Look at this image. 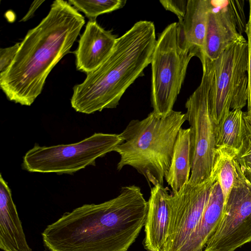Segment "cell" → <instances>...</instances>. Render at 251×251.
Here are the masks:
<instances>
[{
    "label": "cell",
    "mask_w": 251,
    "mask_h": 251,
    "mask_svg": "<svg viewBox=\"0 0 251 251\" xmlns=\"http://www.w3.org/2000/svg\"><path fill=\"white\" fill-rule=\"evenodd\" d=\"M148 202L139 187L115 198L65 213L42 233L48 251H127L144 226Z\"/></svg>",
    "instance_id": "cell-1"
},
{
    "label": "cell",
    "mask_w": 251,
    "mask_h": 251,
    "mask_svg": "<svg viewBox=\"0 0 251 251\" xmlns=\"http://www.w3.org/2000/svg\"><path fill=\"white\" fill-rule=\"evenodd\" d=\"M85 24L84 17L68 1H54L48 15L29 30L0 87L10 101L30 106L46 79L70 50Z\"/></svg>",
    "instance_id": "cell-2"
},
{
    "label": "cell",
    "mask_w": 251,
    "mask_h": 251,
    "mask_svg": "<svg viewBox=\"0 0 251 251\" xmlns=\"http://www.w3.org/2000/svg\"><path fill=\"white\" fill-rule=\"evenodd\" d=\"M156 42L153 22L135 23L117 38L108 58L74 87L72 107L87 114L116 108L126 89L151 64Z\"/></svg>",
    "instance_id": "cell-3"
},
{
    "label": "cell",
    "mask_w": 251,
    "mask_h": 251,
    "mask_svg": "<svg viewBox=\"0 0 251 251\" xmlns=\"http://www.w3.org/2000/svg\"><path fill=\"white\" fill-rule=\"evenodd\" d=\"M186 121L185 113L173 110L165 116L152 111L142 120H131L120 134L123 142L114 150L120 155L117 170L130 166L149 183L163 186L178 133Z\"/></svg>",
    "instance_id": "cell-4"
},
{
    "label": "cell",
    "mask_w": 251,
    "mask_h": 251,
    "mask_svg": "<svg viewBox=\"0 0 251 251\" xmlns=\"http://www.w3.org/2000/svg\"><path fill=\"white\" fill-rule=\"evenodd\" d=\"M177 26V23H173L159 34L151 62L152 111L162 116L173 110L194 56L180 47Z\"/></svg>",
    "instance_id": "cell-5"
},
{
    "label": "cell",
    "mask_w": 251,
    "mask_h": 251,
    "mask_svg": "<svg viewBox=\"0 0 251 251\" xmlns=\"http://www.w3.org/2000/svg\"><path fill=\"white\" fill-rule=\"evenodd\" d=\"M123 142L120 134L95 133L73 144L34 146L23 157V168L31 173L72 174L95 166L99 157L114 151Z\"/></svg>",
    "instance_id": "cell-6"
},
{
    "label": "cell",
    "mask_w": 251,
    "mask_h": 251,
    "mask_svg": "<svg viewBox=\"0 0 251 251\" xmlns=\"http://www.w3.org/2000/svg\"><path fill=\"white\" fill-rule=\"evenodd\" d=\"M202 66L201 83L185 103V114L190 126L191 170L188 182L192 185L200 184L210 177L216 149L215 125L208 107V95L214 75V61H205Z\"/></svg>",
    "instance_id": "cell-7"
},
{
    "label": "cell",
    "mask_w": 251,
    "mask_h": 251,
    "mask_svg": "<svg viewBox=\"0 0 251 251\" xmlns=\"http://www.w3.org/2000/svg\"><path fill=\"white\" fill-rule=\"evenodd\" d=\"M214 75L208 95L211 119L217 125L232 110L247 104L249 78L247 40L243 36L214 61Z\"/></svg>",
    "instance_id": "cell-8"
},
{
    "label": "cell",
    "mask_w": 251,
    "mask_h": 251,
    "mask_svg": "<svg viewBox=\"0 0 251 251\" xmlns=\"http://www.w3.org/2000/svg\"><path fill=\"white\" fill-rule=\"evenodd\" d=\"M251 242V182L237 164V176L224 203L222 218L203 251H234Z\"/></svg>",
    "instance_id": "cell-9"
},
{
    "label": "cell",
    "mask_w": 251,
    "mask_h": 251,
    "mask_svg": "<svg viewBox=\"0 0 251 251\" xmlns=\"http://www.w3.org/2000/svg\"><path fill=\"white\" fill-rule=\"evenodd\" d=\"M217 176L211 172L203 182L185 184L170 194L172 219L167 240L161 251H185L200 223Z\"/></svg>",
    "instance_id": "cell-10"
},
{
    "label": "cell",
    "mask_w": 251,
    "mask_h": 251,
    "mask_svg": "<svg viewBox=\"0 0 251 251\" xmlns=\"http://www.w3.org/2000/svg\"><path fill=\"white\" fill-rule=\"evenodd\" d=\"M212 4L208 15L201 63L216 60L228 46L243 36L242 33L246 29L244 0H228L225 6L218 4L217 8Z\"/></svg>",
    "instance_id": "cell-11"
},
{
    "label": "cell",
    "mask_w": 251,
    "mask_h": 251,
    "mask_svg": "<svg viewBox=\"0 0 251 251\" xmlns=\"http://www.w3.org/2000/svg\"><path fill=\"white\" fill-rule=\"evenodd\" d=\"M117 38L96 21H89L75 51L77 70L88 74L97 69L110 55Z\"/></svg>",
    "instance_id": "cell-12"
},
{
    "label": "cell",
    "mask_w": 251,
    "mask_h": 251,
    "mask_svg": "<svg viewBox=\"0 0 251 251\" xmlns=\"http://www.w3.org/2000/svg\"><path fill=\"white\" fill-rule=\"evenodd\" d=\"M170 196L163 185L151 188L144 226V246L148 251H161L168 238L172 219Z\"/></svg>",
    "instance_id": "cell-13"
},
{
    "label": "cell",
    "mask_w": 251,
    "mask_h": 251,
    "mask_svg": "<svg viewBox=\"0 0 251 251\" xmlns=\"http://www.w3.org/2000/svg\"><path fill=\"white\" fill-rule=\"evenodd\" d=\"M212 6L211 0H188L185 16L177 23L180 47L201 61L203 55L208 15Z\"/></svg>",
    "instance_id": "cell-14"
},
{
    "label": "cell",
    "mask_w": 251,
    "mask_h": 251,
    "mask_svg": "<svg viewBox=\"0 0 251 251\" xmlns=\"http://www.w3.org/2000/svg\"><path fill=\"white\" fill-rule=\"evenodd\" d=\"M0 249L3 251H32L26 241L11 189L1 174Z\"/></svg>",
    "instance_id": "cell-15"
},
{
    "label": "cell",
    "mask_w": 251,
    "mask_h": 251,
    "mask_svg": "<svg viewBox=\"0 0 251 251\" xmlns=\"http://www.w3.org/2000/svg\"><path fill=\"white\" fill-rule=\"evenodd\" d=\"M191 170L190 129L181 128L176 139L170 167L165 176L172 193L177 192L188 182Z\"/></svg>",
    "instance_id": "cell-16"
},
{
    "label": "cell",
    "mask_w": 251,
    "mask_h": 251,
    "mask_svg": "<svg viewBox=\"0 0 251 251\" xmlns=\"http://www.w3.org/2000/svg\"><path fill=\"white\" fill-rule=\"evenodd\" d=\"M247 132L245 112L240 109L230 110L215 125L216 147L226 146L238 150Z\"/></svg>",
    "instance_id": "cell-17"
},
{
    "label": "cell",
    "mask_w": 251,
    "mask_h": 251,
    "mask_svg": "<svg viewBox=\"0 0 251 251\" xmlns=\"http://www.w3.org/2000/svg\"><path fill=\"white\" fill-rule=\"evenodd\" d=\"M238 150L223 146L216 148L212 172L220 184L224 203L233 187L237 176L236 156Z\"/></svg>",
    "instance_id": "cell-18"
},
{
    "label": "cell",
    "mask_w": 251,
    "mask_h": 251,
    "mask_svg": "<svg viewBox=\"0 0 251 251\" xmlns=\"http://www.w3.org/2000/svg\"><path fill=\"white\" fill-rule=\"evenodd\" d=\"M68 3L78 11L83 12L90 21H95L98 16L123 7L126 1L124 0H69Z\"/></svg>",
    "instance_id": "cell-19"
},
{
    "label": "cell",
    "mask_w": 251,
    "mask_h": 251,
    "mask_svg": "<svg viewBox=\"0 0 251 251\" xmlns=\"http://www.w3.org/2000/svg\"><path fill=\"white\" fill-rule=\"evenodd\" d=\"M247 134L236 156V161L245 177L251 182V126L245 112Z\"/></svg>",
    "instance_id": "cell-20"
},
{
    "label": "cell",
    "mask_w": 251,
    "mask_h": 251,
    "mask_svg": "<svg viewBox=\"0 0 251 251\" xmlns=\"http://www.w3.org/2000/svg\"><path fill=\"white\" fill-rule=\"evenodd\" d=\"M249 2V19L246 25L245 33L247 36L248 49V74L249 78L248 95L247 108L246 112L248 119L251 125V0Z\"/></svg>",
    "instance_id": "cell-21"
},
{
    "label": "cell",
    "mask_w": 251,
    "mask_h": 251,
    "mask_svg": "<svg viewBox=\"0 0 251 251\" xmlns=\"http://www.w3.org/2000/svg\"><path fill=\"white\" fill-rule=\"evenodd\" d=\"M21 43L0 50V76L4 74L13 62L20 47Z\"/></svg>",
    "instance_id": "cell-22"
},
{
    "label": "cell",
    "mask_w": 251,
    "mask_h": 251,
    "mask_svg": "<svg viewBox=\"0 0 251 251\" xmlns=\"http://www.w3.org/2000/svg\"><path fill=\"white\" fill-rule=\"evenodd\" d=\"M188 0H162L160 2L166 10L170 11L181 21L186 14Z\"/></svg>",
    "instance_id": "cell-23"
},
{
    "label": "cell",
    "mask_w": 251,
    "mask_h": 251,
    "mask_svg": "<svg viewBox=\"0 0 251 251\" xmlns=\"http://www.w3.org/2000/svg\"><path fill=\"white\" fill-rule=\"evenodd\" d=\"M44 0H35L31 4L27 12L21 19V22H25L33 16L35 12L39 7L44 2Z\"/></svg>",
    "instance_id": "cell-24"
},
{
    "label": "cell",
    "mask_w": 251,
    "mask_h": 251,
    "mask_svg": "<svg viewBox=\"0 0 251 251\" xmlns=\"http://www.w3.org/2000/svg\"></svg>",
    "instance_id": "cell-25"
}]
</instances>
